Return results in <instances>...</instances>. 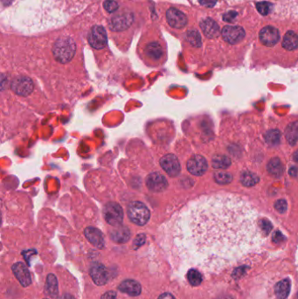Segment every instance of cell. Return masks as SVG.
<instances>
[{"label":"cell","mask_w":298,"mask_h":299,"mask_svg":"<svg viewBox=\"0 0 298 299\" xmlns=\"http://www.w3.org/2000/svg\"><path fill=\"white\" fill-rule=\"evenodd\" d=\"M186 39L194 47H200L201 45V37L199 31H197L196 30L187 31Z\"/></svg>","instance_id":"obj_30"},{"label":"cell","mask_w":298,"mask_h":299,"mask_svg":"<svg viewBox=\"0 0 298 299\" xmlns=\"http://www.w3.org/2000/svg\"><path fill=\"white\" fill-rule=\"evenodd\" d=\"M146 185L150 191L155 193H159L167 188L168 182L166 180L165 176H163L160 173H154L149 174L147 177Z\"/></svg>","instance_id":"obj_13"},{"label":"cell","mask_w":298,"mask_h":299,"mask_svg":"<svg viewBox=\"0 0 298 299\" xmlns=\"http://www.w3.org/2000/svg\"><path fill=\"white\" fill-rule=\"evenodd\" d=\"M101 299H117V293L115 291H108L102 296Z\"/></svg>","instance_id":"obj_38"},{"label":"cell","mask_w":298,"mask_h":299,"mask_svg":"<svg viewBox=\"0 0 298 299\" xmlns=\"http://www.w3.org/2000/svg\"><path fill=\"white\" fill-rule=\"evenodd\" d=\"M283 47L286 50H295L298 48V34L293 31H287L283 37Z\"/></svg>","instance_id":"obj_22"},{"label":"cell","mask_w":298,"mask_h":299,"mask_svg":"<svg viewBox=\"0 0 298 299\" xmlns=\"http://www.w3.org/2000/svg\"><path fill=\"white\" fill-rule=\"evenodd\" d=\"M261 42L266 47H273L280 39L278 29L272 26H267L263 28L259 34Z\"/></svg>","instance_id":"obj_11"},{"label":"cell","mask_w":298,"mask_h":299,"mask_svg":"<svg viewBox=\"0 0 298 299\" xmlns=\"http://www.w3.org/2000/svg\"><path fill=\"white\" fill-rule=\"evenodd\" d=\"M187 279L192 286H199L202 283V275L196 269H191L187 273Z\"/></svg>","instance_id":"obj_28"},{"label":"cell","mask_w":298,"mask_h":299,"mask_svg":"<svg viewBox=\"0 0 298 299\" xmlns=\"http://www.w3.org/2000/svg\"><path fill=\"white\" fill-rule=\"evenodd\" d=\"M290 174H291V175H292V176H297V174H298V171H297V169H296V168H294V167H293V168H291V170H290Z\"/></svg>","instance_id":"obj_41"},{"label":"cell","mask_w":298,"mask_h":299,"mask_svg":"<svg viewBox=\"0 0 298 299\" xmlns=\"http://www.w3.org/2000/svg\"><path fill=\"white\" fill-rule=\"evenodd\" d=\"M157 299H176L174 297H173L172 294H170V293H164V294H162V295L159 296V298Z\"/></svg>","instance_id":"obj_39"},{"label":"cell","mask_w":298,"mask_h":299,"mask_svg":"<svg viewBox=\"0 0 298 299\" xmlns=\"http://www.w3.org/2000/svg\"><path fill=\"white\" fill-rule=\"evenodd\" d=\"M161 167L171 177L178 176L180 173V164L173 154L165 155L160 159Z\"/></svg>","instance_id":"obj_9"},{"label":"cell","mask_w":298,"mask_h":299,"mask_svg":"<svg viewBox=\"0 0 298 299\" xmlns=\"http://www.w3.org/2000/svg\"><path fill=\"white\" fill-rule=\"evenodd\" d=\"M221 35L227 42L232 45L239 43L245 38V31L239 26H227L222 29Z\"/></svg>","instance_id":"obj_7"},{"label":"cell","mask_w":298,"mask_h":299,"mask_svg":"<svg viewBox=\"0 0 298 299\" xmlns=\"http://www.w3.org/2000/svg\"><path fill=\"white\" fill-rule=\"evenodd\" d=\"M200 28L204 32L205 35L209 39H213L219 35L220 33V28L218 24L214 20L207 18L200 22Z\"/></svg>","instance_id":"obj_18"},{"label":"cell","mask_w":298,"mask_h":299,"mask_svg":"<svg viewBox=\"0 0 298 299\" xmlns=\"http://www.w3.org/2000/svg\"><path fill=\"white\" fill-rule=\"evenodd\" d=\"M258 214L232 194L201 197L173 220L169 247L182 263L217 272L258 251L264 242Z\"/></svg>","instance_id":"obj_1"},{"label":"cell","mask_w":298,"mask_h":299,"mask_svg":"<svg viewBox=\"0 0 298 299\" xmlns=\"http://www.w3.org/2000/svg\"><path fill=\"white\" fill-rule=\"evenodd\" d=\"M293 157H294L295 161L297 162V163L298 164V151H296V152H295Z\"/></svg>","instance_id":"obj_42"},{"label":"cell","mask_w":298,"mask_h":299,"mask_svg":"<svg viewBox=\"0 0 298 299\" xmlns=\"http://www.w3.org/2000/svg\"><path fill=\"white\" fill-rule=\"evenodd\" d=\"M240 181L245 186H253L259 182V177L255 173L245 172L241 174Z\"/></svg>","instance_id":"obj_26"},{"label":"cell","mask_w":298,"mask_h":299,"mask_svg":"<svg viewBox=\"0 0 298 299\" xmlns=\"http://www.w3.org/2000/svg\"><path fill=\"white\" fill-rule=\"evenodd\" d=\"M145 241H146V237L144 235H141V236H138L137 238H136V240L134 241V245L136 246L135 248H138V247H140L142 246L143 244L145 243Z\"/></svg>","instance_id":"obj_37"},{"label":"cell","mask_w":298,"mask_h":299,"mask_svg":"<svg viewBox=\"0 0 298 299\" xmlns=\"http://www.w3.org/2000/svg\"><path fill=\"white\" fill-rule=\"evenodd\" d=\"M117 229H115L114 231L110 233V238L116 242L119 243H123L128 241L130 237V232L129 228H124V227H117Z\"/></svg>","instance_id":"obj_20"},{"label":"cell","mask_w":298,"mask_h":299,"mask_svg":"<svg viewBox=\"0 0 298 299\" xmlns=\"http://www.w3.org/2000/svg\"><path fill=\"white\" fill-rule=\"evenodd\" d=\"M267 169L269 174L275 178H280L283 175V164L277 157H274V158L271 159L270 161L268 162Z\"/></svg>","instance_id":"obj_24"},{"label":"cell","mask_w":298,"mask_h":299,"mask_svg":"<svg viewBox=\"0 0 298 299\" xmlns=\"http://www.w3.org/2000/svg\"><path fill=\"white\" fill-rule=\"evenodd\" d=\"M287 202L285 200H279L275 203V208L278 212H284L287 210Z\"/></svg>","instance_id":"obj_35"},{"label":"cell","mask_w":298,"mask_h":299,"mask_svg":"<svg viewBox=\"0 0 298 299\" xmlns=\"http://www.w3.org/2000/svg\"><path fill=\"white\" fill-rule=\"evenodd\" d=\"M84 235L89 241L93 244L95 248L102 249L105 247V240L103 234L97 228L89 227L84 230Z\"/></svg>","instance_id":"obj_16"},{"label":"cell","mask_w":298,"mask_h":299,"mask_svg":"<svg viewBox=\"0 0 298 299\" xmlns=\"http://www.w3.org/2000/svg\"><path fill=\"white\" fill-rule=\"evenodd\" d=\"M60 299H75V297H73V296L70 295V294H64V295L61 296Z\"/></svg>","instance_id":"obj_40"},{"label":"cell","mask_w":298,"mask_h":299,"mask_svg":"<svg viewBox=\"0 0 298 299\" xmlns=\"http://www.w3.org/2000/svg\"><path fill=\"white\" fill-rule=\"evenodd\" d=\"M166 20L172 28L181 29L187 24V17L176 8H170L166 12Z\"/></svg>","instance_id":"obj_12"},{"label":"cell","mask_w":298,"mask_h":299,"mask_svg":"<svg viewBox=\"0 0 298 299\" xmlns=\"http://www.w3.org/2000/svg\"><path fill=\"white\" fill-rule=\"evenodd\" d=\"M199 3L206 7H213L218 3V0H199Z\"/></svg>","instance_id":"obj_36"},{"label":"cell","mask_w":298,"mask_h":299,"mask_svg":"<svg viewBox=\"0 0 298 299\" xmlns=\"http://www.w3.org/2000/svg\"><path fill=\"white\" fill-rule=\"evenodd\" d=\"M46 294L53 299L58 297L59 288H58V280L54 274H49L47 276V282L45 286Z\"/></svg>","instance_id":"obj_19"},{"label":"cell","mask_w":298,"mask_h":299,"mask_svg":"<svg viewBox=\"0 0 298 299\" xmlns=\"http://www.w3.org/2000/svg\"><path fill=\"white\" fill-rule=\"evenodd\" d=\"M90 275L94 283L102 286L106 284L110 278V273L104 265L101 264H94L90 269Z\"/></svg>","instance_id":"obj_14"},{"label":"cell","mask_w":298,"mask_h":299,"mask_svg":"<svg viewBox=\"0 0 298 299\" xmlns=\"http://www.w3.org/2000/svg\"><path fill=\"white\" fill-rule=\"evenodd\" d=\"M11 89L16 94L27 96L33 91L34 85L31 79L26 76H20L12 81Z\"/></svg>","instance_id":"obj_5"},{"label":"cell","mask_w":298,"mask_h":299,"mask_svg":"<svg viewBox=\"0 0 298 299\" xmlns=\"http://www.w3.org/2000/svg\"><path fill=\"white\" fill-rule=\"evenodd\" d=\"M103 214L107 222L112 227H119L123 220L122 207L116 202H110L103 209Z\"/></svg>","instance_id":"obj_4"},{"label":"cell","mask_w":298,"mask_h":299,"mask_svg":"<svg viewBox=\"0 0 298 299\" xmlns=\"http://www.w3.org/2000/svg\"><path fill=\"white\" fill-rule=\"evenodd\" d=\"M230 165L231 160L226 156H215L212 158V166L217 169H227Z\"/></svg>","instance_id":"obj_27"},{"label":"cell","mask_w":298,"mask_h":299,"mask_svg":"<svg viewBox=\"0 0 298 299\" xmlns=\"http://www.w3.org/2000/svg\"><path fill=\"white\" fill-rule=\"evenodd\" d=\"M103 5L107 12H115L116 11H118V4L114 0H106Z\"/></svg>","instance_id":"obj_33"},{"label":"cell","mask_w":298,"mask_h":299,"mask_svg":"<svg viewBox=\"0 0 298 299\" xmlns=\"http://www.w3.org/2000/svg\"><path fill=\"white\" fill-rule=\"evenodd\" d=\"M118 290L131 297H138L141 294V284L136 280H125L120 283Z\"/></svg>","instance_id":"obj_17"},{"label":"cell","mask_w":298,"mask_h":299,"mask_svg":"<svg viewBox=\"0 0 298 299\" xmlns=\"http://www.w3.org/2000/svg\"><path fill=\"white\" fill-rule=\"evenodd\" d=\"M76 52V45L74 39L70 37H61L56 40L54 47L53 54L55 59L59 62L67 63L70 61L75 56Z\"/></svg>","instance_id":"obj_2"},{"label":"cell","mask_w":298,"mask_h":299,"mask_svg":"<svg viewBox=\"0 0 298 299\" xmlns=\"http://www.w3.org/2000/svg\"><path fill=\"white\" fill-rule=\"evenodd\" d=\"M146 53L149 59L153 60H158L164 55V49L161 45L157 42H150L147 45L146 48Z\"/></svg>","instance_id":"obj_21"},{"label":"cell","mask_w":298,"mask_h":299,"mask_svg":"<svg viewBox=\"0 0 298 299\" xmlns=\"http://www.w3.org/2000/svg\"><path fill=\"white\" fill-rule=\"evenodd\" d=\"M127 213L130 220L138 226L146 225L150 217L149 209L140 201H133L130 203L128 206Z\"/></svg>","instance_id":"obj_3"},{"label":"cell","mask_w":298,"mask_h":299,"mask_svg":"<svg viewBox=\"0 0 298 299\" xmlns=\"http://www.w3.org/2000/svg\"><path fill=\"white\" fill-rule=\"evenodd\" d=\"M12 269L17 279L19 280V282L23 287H28L31 284V275L27 265L19 262L12 265Z\"/></svg>","instance_id":"obj_15"},{"label":"cell","mask_w":298,"mask_h":299,"mask_svg":"<svg viewBox=\"0 0 298 299\" xmlns=\"http://www.w3.org/2000/svg\"><path fill=\"white\" fill-rule=\"evenodd\" d=\"M237 12H228L227 13H225L223 15V20L226 22H229V23H233L236 21L237 19Z\"/></svg>","instance_id":"obj_34"},{"label":"cell","mask_w":298,"mask_h":299,"mask_svg":"<svg viewBox=\"0 0 298 299\" xmlns=\"http://www.w3.org/2000/svg\"><path fill=\"white\" fill-rule=\"evenodd\" d=\"M189 173L195 176H202L208 171V162L206 158L200 155H195L191 157L186 165Z\"/></svg>","instance_id":"obj_10"},{"label":"cell","mask_w":298,"mask_h":299,"mask_svg":"<svg viewBox=\"0 0 298 299\" xmlns=\"http://www.w3.org/2000/svg\"><path fill=\"white\" fill-rule=\"evenodd\" d=\"M291 291V282L289 279H284L276 283L275 288V295L278 299H286Z\"/></svg>","instance_id":"obj_23"},{"label":"cell","mask_w":298,"mask_h":299,"mask_svg":"<svg viewBox=\"0 0 298 299\" xmlns=\"http://www.w3.org/2000/svg\"><path fill=\"white\" fill-rule=\"evenodd\" d=\"M214 179L217 183L224 185V184L230 183L233 179V177L230 173H226V172H216L214 173Z\"/></svg>","instance_id":"obj_31"},{"label":"cell","mask_w":298,"mask_h":299,"mask_svg":"<svg viewBox=\"0 0 298 299\" xmlns=\"http://www.w3.org/2000/svg\"><path fill=\"white\" fill-rule=\"evenodd\" d=\"M265 139L269 146H276L281 139V132L278 130H269L266 134Z\"/></svg>","instance_id":"obj_29"},{"label":"cell","mask_w":298,"mask_h":299,"mask_svg":"<svg viewBox=\"0 0 298 299\" xmlns=\"http://www.w3.org/2000/svg\"><path fill=\"white\" fill-rule=\"evenodd\" d=\"M107 33L105 29L96 26L91 29L90 32L89 34V42L91 45V47H94L95 49H102L106 47Z\"/></svg>","instance_id":"obj_6"},{"label":"cell","mask_w":298,"mask_h":299,"mask_svg":"<svg viewBox=\"0 0 298 299\" xmlns=\"http://www.w3.org/2000/svg\"><path fill=\"white\" fill-rule=\"evenodd\" d=\"M285 138L291 146H295L298 141V121L290 123L285 130Z\"/></svg>","instance_id":"obj_25"},{"label":"cell","mask_w":298,"mask_h":299,"mask_svg":"<svg viewBox=\"0 0 298 299\" xmlns=\"http://www.w3.org/2000/svg\"><path fill=\"white\" fill-rule=\"evenodd\" d=\"M133 15L130 13H121L114 16L109 22L110 29L114 31H124L130 28L131 24L133 23Z\"/></svg>","instance_id":"obj_8"},{"label":"cell","mask_w":298,"mask_h":299,"mask_svg":"<svg viewBox=\"0 0 298 299\" xmlns=\"http://www.w3.org/2000/svg\"><path fill=\"white\" fill-rule=\"evenodd\" d=\"M271 7H272V4L269 2H266V1H263V2H259L256 4V8H257V11L263 16L268 15L269 14V12L271 11Z\"/></svg>","instance_id":"obj_32"}]
</instances>
